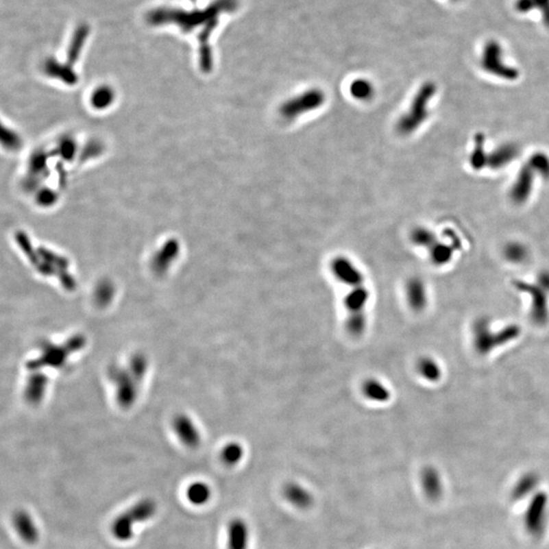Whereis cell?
<instances>
[{"mask_svg":"<svg viewBox=\"0 0 549 549\" xmlns=\"http://www.w3.org/2000/svg\"><path fill=\"white\" fill-rule=\"evenodd\" d=\"M361 392L363 397L372 403L385 404L392 398V393L388 386L376 378H366L361 386Z\"/></svg>","mask_w":549,"mask_h":549,"instance_id":"obj_13","label":"cell"},{"mask_svg":"<svg viewBox=\"0 0 549 549\" xmlns=\"http://www.w3.org/2000/svg\"><path fill=\"white\" fill-rule=\"evenodd\" d=\"M528 165L535 174L536 178L549 180V156L544 152H536L530 156Z\"/></svg>","mask_w":549,"mask_h":549,"instance_id":"obj_26","label":"cell"},{"mask_svg":"<svg viewBox=\"0 0 549 549\" xmlns=\"http://www.w3.org/2000/svg\"><path fill=\"white\" fill-rule=\"evenodd\" d=\"M548 494L544 491L534 494L524 515V525L530 535L540 537L544 534L548 523Z\"/></svg>","mask_w":549,"mask_h":549,"instance_id":"obj_7","label":"cell"},{"mask_svg":"<svg viewBox=\"0 0 549 549\" xmlns=\"http://www.w3.org/2000/svg\"><path fill=\"white\" fill-rule=\"evenodd\" d=\"M243 456V450L241 446L237 443H232V445L227 446L223 451L222 459L227 465L237 464L241 460Z\"/></svg>","mask_w":549,"mask_h":549,"instance_id":"obj_28","label":"cell"},{"mask_svg":"<svg viewBox=\"0 0 549 549\" xmlns=\"http://www.w3.org/2000/svg\"><path fill=\"white\" fill-rule=\"evenodd\" d=\"M326 100L327 96L323 90L310 88L284 101L279 107V114L284 121H294L323 107Z\"/></svg>","mask_w":549,"mask_h":549,"instance_id":"obj_4","label":"cell"},{"mask_svg":"<svg viewBox=\"0 0 549 549\" xmlns=\"http://www.w3.org/2000/svg\"><path fill=\"white\" fill-rule=\"evenodd\" d=\"M156 512L157 504L155 500L143 498L114 520L111 527L113 536L119 541H128L134 537V526L152 519Z\"/></svg>","mask_w":549,"mask_h":549,"instance_id":"obj_3","label":"cell"},{"mask_svg":"<svg viewBox=\"0 0 549 549\" xmlns=\"http://www.w3.org/2000/svg\"><path fill=\"white\" fill-rule=\"evenodd\" d=\"M515 288L522 293L530 296V317L535 325L542 327L548 323L549 305L548 294L537 284L517 280L514 282Z\"/></svg>","mask_w":549,"mask_h":549,"instance_id":"obj_6","label":"cell"},{"mask_svg":"<svg viewBox=\"0 0 549 549\" xmlns=\"http://www.w3.org/2000/svg\"><path fill=\"white\" fill-rule=\"evenodd\" d=\"M536 175L528 164L522 166L510 188V199L516 205H524L529 201L534 189Z\"/></svg>","mask_w":549,"mask_h":549,"instance_id":"obj_9","label":"cell"},{"mask_svg":"<svg viewBox=\"0 0 549 549\" xmlns=\"http://www.w3.org/2000/svg\"><path fill=\"white\" fill-rule=\"evenodd\" d=\"M502 252H504V258L511 264H523L529 258V249L525 244L520 243V241L507 243Z\"/></svg>","mask_w":549,"mask_h":549,"instance_id":"obj_23","label":"cell"},{"mask_svg":"<svg viewBox=\"0 0 549 549\" xmlns=\"http://www.w3.org/2000/svg\"><path fill=\"white\" fill-rule=\"evenodd\" d=\"M488 153L485 148V136L483 134H477L474 136V144L472 151L469 156V163L472 169L476 171L487 167Z\"/></svg>","mask_w":549,"mask_h":549,"instance_id":"obj_18","label":"cell"},{"mask_svg":"<svg viewBox=\"0 0 549 549\" xmlns=\"http://www.w3.org/2000/svg\"><path fill=\"white\" fill-rule=\"evenodd\" d=\"M406 302L408 306L415 311L422 313L428 305V289L426 282L417 276L409 278L405 285Z\"/></svg>","mask_w":549,"mask_h":549,"instance_id":"obj_11","label":"cell"},{"mask_svg":"<svg viewBox=\"0 0 549 549\" xmlns=\"http://www.w3.org/2000/svg\"><path fill=\"white\" fill-rule=\"evenodd\" d=\"M330 269L337 281L346 287L366 282L363 271L347 256H337L331 260Z\"/></svg>","mask_w":549,"mask_h":549,"instance_id":"obj_8","label":"cell"},{"mask_svg":"<svg viewBox=\"0 0 549 549\" xmlns=\"http://www.w3.org/2000/svg\"><path fill=\"white\" fill-rule=\"evenodd\" d=\"M12 527L24 544L35 546L40 539V530L30 513L24 509L16 510L12 517Z\"/></svg>","mask_w":549,"mask_h":549,"instance_id":"obj_10","label":"cell"},{"mask_svg":"<svg viewBox=\"0 0 549 549\" xmlns=\"http://www.w3.org/2000/svg\"><path fill=\"white\" fill-rule=\"evenodd\" d=\"M520 155L518 145L504 143L488 153L487 167L491 170H500L508 167Z\"/></svg>","mask_w":549,"mask_h":549,"instance_id":"obj_12","label":"cell"},{"mask_svg":"<svg viewBox=\"0 0 549 549\" xmlns=\"http://www.w3.org/2000/svg\"><path fill=\"white\" fill-rule=\"evenodd\" d=\"M0 145L8 151H16L22 146V140L20 136L14 132L6 127L0 121Z\"/></svg>","mask_w":549,"mask_h":549,"instance_id":"obj_27","label":"cell"},{"mask_svg":"<svg viewBox=\"0 0 549 549\" xmlns=\"http://www.w3.org/2000/svg\"><path fill=\"white\" fill-rule=\"evenodd\" d=\"M422 485L429 500H437L443 494V480L437 468L427 466L422 472Z\"/></svg>","mask_w":549,"mask_h":549,"instance_id":"obj_15","label":"cell"},{"mask_svg":"<svg viewBox=\"0 0 549 549\" xmlns=\"http://www.w3.org/2000/svg\"><path fill=\"white\" fill-rule=\"evenodd\" d=\"M437 87L433 82L427 81L416 92L412 99L411 104L397 121L396 130L401 136H410L422 127V124L428 119L429 105L433 97L437 95Z\"/></svg>","mask_w":549,"mask_h":549,"instance_id":"obj_2","label":"cell"},{"mask_svg":"<svg viewBox=\"0 0 549 549\" xmlns=\"http://www.w3.org/2000/svg\"><path fill=\"white\" fill-rule=\"evenodd\" d=\"M515 8L520 14L538 10L541 14L542 22L549 28V0H516Z\"/></svg>","mask_w":549,"mask_h":549,"instance_id":"obj_21","label":"cell"},{"mask_svg":"<svg viewBox=\"0 0 549 549\" xmlns=\"http://www.w3.org/2000/svg\"><path fill=\"white\" fill-rule=\"evenodd\" d=\"M480 64L483 71L492 77L509 82L518 80V69L506 62L504 49L496 40L485 43L481 53Z\"/></svg>","mask_w":549,"mask_h":549,"instance_id":"obj_5","label":"cell"},{"mask_svg":"<svg viewBox=\"0 0 549 549\" xmlns=\"http://www.w3.org/2000/svg\"><path fill=\"white\" fill-rule=\"evenodd\" d=\"M113 93L107 88L98 90L92 97V103L97 108H105L112 102Z\"/></svg>","mask_w":549,"mask_h":549,"instance_id":"obj_29","label":"cell"},{"mask_svg":"<svg viewBox=\"0 0 549 549\" xmlns=\"http://www.w3.org/2000/svg\"><path fill=\"white\" fill-rule=\"evenodd\" d=\"M228 549H247L249 544V529L244 520H231L228 525Z\"/></svg>","mask_w":549,"mask_h":549,"instance_id":"obj_14","label":"cell"},{"mask_svg":"<svg viewBox=\"0 0 549 549\" xmlns=\"http://www.w3.org/2000/svg\"><path fill=\"white\" fill-rule=\"evenodd\" d=\"M455 246L453 244H448L437 241L433 244L432 247L429 248L428 254L431 262L435 266H446L453 260Z\"/></svg>","mask_w":549,"mask_h":549,"instance_id":"obj_20","label":"cell"},{"mask_svg":"<svg viewBox=\"0 0 549 549\" xmlns=\"http://www.w3.org/2000/svg\"><path fill=\"white\" fill-rule=\"evenodd\" d=\"M520 334L521 329L515 324L504 326L500 331L496 332L492 329L489 319L478 317L472 325L473 347L478 354L487 355L494 349L516 340Z\"/></svg>","mask_w":549,"mask_h":549,"instance_id":"obj_1","label":"cell"},{"mask_svg":"<svg viewBox=\"0 0 549 549\" xmlns=\"http://www.w3.org/2000/svg\"><path fill=\"white\" fill-rule=\"evenodd\" d=\"M538 483H539V477L535 473H526L519 479L518 483L513 488V500L519 502V500H523V498H526L530 494L533 493L536 487H537Z\"/></svg>","mask_w":549,"mask_h":549,"instance_id":"obj_19","label":"cell"},{"mask_svg":"<svg viewBox=\"0 0 549 549\" xmlns=\"http://www.w3.org/2000/svg\"><path fill=\"white\" fill-rule=\"evenodd\" d=\"M416 372L418 376L430 384L439 382L443 378V369L437 359L431 356H422L416 361Z\"/></svg>","mask_w":549,"mask_h":549,"instance_id":"obj_16","label":"cell"},{"mask_svg":"<svg viewBox=\"0 0 549 549\" xmlns=\"http://www.w3.org/2000/svg\"><path fill=\"white\" fill-rule=\"evenodd\" d=\"M212 490L209 485L201 481L191 483L186 489L187 500L195 506H203L211 498Z\"/></svg>","mask_w":549,"mask_h":549,"instance_id":"obj_22","label":"cell"},{"mask_svg":"<svg viewBox=\"0 0 549 549\" xmlns=\"http://www.w3.org/2000/svg\"><path fill=\"white\" fill-rule=\"evenodd\" d=\"M349 91L351 96L356 100L369 101L374 98L376 89L374 84L367 79H356L351 83Z\"/></svg>","mask_w":549,"mask_h":549,"instance_id":"obj_25","label":"cell"},{"mask_svg":"<svg viewBox=\"0 0 549 549\" xmlns=\"http://www.w3.org/2000/svg\"><path fill=\"white\" fill-rule=\"evenodd\" d=\"M537 285L544 289L546 293H549V271L544 270L538 274Z\"/></svg>","mask_w":549,"mask_h":549,"instance_id":"obj_30","label":"cell"},{"mask_svg":"<svg viewBox=\"0 0 549 549\" xmlns=\"http://www.w3.org/2000/svg\"><path fill=\"white\" fill-rule=\"evenodd\" d=\"M283 494L286 500L298 509H307L313 504V498L306 488L298 483H290L285 485Z\"/></svg>","mask_w":549,"mask_h":549,"instance_id":"obj_17","label":"cell"},{"mask_svg":"<svg viewBox=\"0 0 549 549\" xmlns=\"http://www.w3.org/2000/svg\"><path fill=\"white\" fill-rule=\"evenodd\" d=\"M437 241L439 239H437V235L426 227H415L410 233V241L417 247L424 248V249L428 250L429 248L432 247L433 244Z\"/></svg>","mask_w":549,"mask_h":549,"instance_id":"obj_24","label":"cell"}]
</instances>
